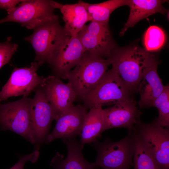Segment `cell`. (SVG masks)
I'll return each mask as SVG.
<instances>
[{
    "label": "cell",
    "instance_id": "26",
    "mask_svg": "<svg viewBox=\"0 0 169 169\" xmlns=\"http://www.w3.org/2000/svg\"><path fill=\"white\" fill-rule=\"evenodd\" d=\"M39 155V152L38 150H35L33 152L25 155H18V161L9 169H24L26 162L30 161L32 163H35L38 158Z\"/></svg>",
    "mask_w": 169,
    "mask_h": 169
},
{
    "label": "cell",
    "instance_id": "12",
    "mask_svg": "<svg viewBox=\"0 0 169 169\" xmlns=\"http://www.w3.org/2000/svg\"><path fill=\"white\" fill-rule=\"evenodd\" d=\"M77 34L85 51L103 58L117 47L108 24L90 21Z\"/></svg>",
    "mask_w": 169,
    "mask_h": 169
},
{
    "label": "cell",
    "instance_id": "13",
    "mask_svg": "<svg viewBox=\"0 0 169 169\" xmlns=\"http://www.w3.org/2000/svg\"><path fill=\"white\" fill-rule=\"evenodd\" d=\"M53 109L56 120L74 106L77 97L71 84L53 75L44 78L40 85Z\"/></svg>",
    "mask_w": 169,
    "mask_h": 169
},
{
    "label": "cell",
    "instance_id": "18",
    "mask_svg": "<svg viewBox=\"0 0 169 169\" xmlns=\"http://www.w3.org/2000/svg\"><path fill=\"white\" fill-rule=\"evenodd\" d=\"M161 0H128L127 5L130 8L128 20L121 29L123 36L128 29L133 27L140 21L157 13L165 14L167 10L162 4L166 2Z\"/></svg>",
    "mask_w": 169,
    "mask_h": 169
},
{
    "label": "cell",
    "instance_id": "22",
    "mask_svg": "<svg viewBox=\"0 0 169 169\" xmlns=\"http://www.w3.org/2000/svg\"><path fill=\"white\" fill-rule=\"evenodd\" d=\"M131 131L135 143L134 169H163L155 161L134 128Z\"/></svg>",
    "mask_w": 169,
    "mask_h": 169
},
{
    "label": "cell",
    "instance_id": "28",
    "mask_svg": "<svg viewBox=\"0 0 169 169\" xmlns=\"http://www.w3.org/2000/svg\"><path fill=\"white\" fill-rule=\"evenodd\" d=\"M96 169H103V168H100V169H99V168H96Z\"/></svg>",
    "mask_w": 169,
    "mask_h": 169
},
{
    "label": "cell",
    "instance_id": "20",
    "mask_svg": "<svg viewBox=\"0 0 169 169\" xmlns=\"http://www.w3.org/2000/svg\"><path fill=\"white\" fill-rule=\"evenodd\" d=\"M104 118L102 107L93 108L87 112L80 136L83 145L94 142L103 132Z\"/></svg>",
    "mask_w": 169,
    "mask_h": 169
},
{
    "label": "cell",
    "instance_id": "23",
    "mask_svg": "<svg viewBox=\"0 0 169 169\" xmlns=\"http://www.w3.org/2000/svg\"><path fill=\"white\" fill-rule=\"evenodd\" d=\"M166 40V34L162 28L155 25L150 26L143 37L144 49L150 53L157 51L163 46Z\"/></svg>",
    "mask_w": 169,
    "mask_h": 169
},
{
    "label": "cell",
    "instance_id": "11",
    "mask_svg": "<svg viewBox=\"0 0 169 169\" xmlns=\"http://www.w3.org/2000/svg\"><path fill=\"white\" fill-rule=\"evenodd\" d=\"M35 95L31 98L29 108L30 122L35 141L36 150L46 142L54 113L41 86L35 90Z\"/></svg>",
    "mask_w": 169,
    "mask_h": 169
},
{
    "label": "cell",
    "instance_id": "24",
    "mask_svg": "<svg viewBox=\"0 0 169 169\" xmlns=\"http://www.w3.org/2000/svg\"><path fill=\"white\" fill-rule=\"evenodd\" d=\"M153 106L158 112V116L155 121L163 127L169 126V86L167 84L160 95L155 100Z\"/></svg>",
    "mask_w": 169,
    "mask_h": 169
},
{
    "label": "cell",
    "instance_id": "4",
    "mask_svg": "<svg viewBox=\"0 0 169 169\" xmlns=\"http://www.w3.org/2000/svg\"><path fill=\"white\" fill-rule=\"evenodd\" d=\"M132 93L112 68L108 71L95 88L82 100L85 109L102 107L133 99Z\"/></svg>",
    "mask_w": 169,
    "mask_h": 169
},
{
    "label": "cell",
    "instance_id": "8",
    "mask_svg": "<svg viewBox=\"0 0 169 169\" xmlns=\"http://www.w3.org/2000/svg\"><path fill=\"white\" fill-rule=\"evenodd\" d=\"M156 122L141 121L133 127L155 161L163 169H169V131Z\"/></svg>",
    "mask_w": 169,
    "mask_h": 169
},
{
    "label": "cell",
    "instance_id": "25",
    "mask_svg": "<svg viewBox=\"0 0 169 169\" xmlns=\"http://www.w3.org/2000/svg\"><path fill=\"white\" fill-rule=\"evenodd\" d=\"M18 48V45L12 43L10 37L6 41L0 43V69L9 62Z\"/></svg>",
    "mask_w": 169,
    "mask_h": 169
},
{
    "label": "cell",
    "instance_id": "2",
    "mask_svg": "<svg viewBox=\"0 0 169 169\" xmlns=\"http://www.w3.org/2000/svg\"><path fill=\"white\" fill-rule=\"evenodd\" d=\"M110 65L106 59L85 51L67 79L77 97L82 100L92 92L108 71Z\"/></svg>",
    "mask_w": 169,
    "mask_h": 169
},
{
    "label": "cell",
    "instance_id": "19",
    "mask_svg": "<svg viewBox=\"0 0 169 169\" xmlns=\"http://www.w3.org/2000/svg\"><path fill=\"white\" fill-rule=\"evenodd\" d=\"M55 7L60 10L65 23L64 27L70 36L77 35L86 23L90 21L87 11L80 0L74 4H66L55 1Z\"/></svg>",
    "mask_w": 169,
    "mask_h": 169
},
{
    "label": "cell",
    "instance_id": "27",
    "mask_svg": "<svg viewBox=\"0 0 169 169\" xmlns=\"http://www.w3.org/2000/svg\"><path fill=\"white\" fill-rule=\"evenodd\" d=\"M23 0H0V9H4L7 12L14 8Z\"/></svg>",
    "mask_w": 169,
    "mask_h": 169
},
{
    "label": "cell",
    "instance_id": "21",
    "mask_svg": "<svg viewBox=\"0 0 169 169\" xmlns=\"http://www.w3.org/2000/svg\"><path fill=\"white\" fill-rule=\"evenodd\" d=\"M128 0H109L102 3L91 4L80 2L86 9L90 21L108 24L112 13L117 8L127 5Z\"/></svg>",
    "mask_w": 169,
    "mask_h": 169
},
{
    "label": "cell",
    "instance_id": "14",
    "mask_svg": "<svg viewBox=\"0 0 169 169\" xmlns=\"http://www.w3.org/2000/svg\"><path fill=\"white\" fill-rule=\"evenodd\" d=\"M103 131L114 128H126L131 130L140 121L141 112L133 99L120 102L103 109Z\"/></svg>",
    "mask_w": 169,
    "mask_h": 169
},
{
    "label": "cell",
    "instance_id": "9",
    "mask_svg": "<svg viewBox=\"0 0 169 169\" xmlns=\"http://www.w3.org/2000/svg\"><path fill=\"white\" fill-rule=\"evenodd\" d=\"M85 52L78 34L66 38L55 48L47 62L53 75L67 79L71 69L78 64Z\"/></svg>",
    "mask_w": 169,
    "mask_h": 169
},
{
    "label": "cell",
    "instance_id": "7",
    "mask_svg": "<svg viewBox=\"0 0 169 169\" xmlns=\"http://www.w3.org/2000/svg\"><path fill=\"white\" fill-rule=\"evenodd\" d=\"M31 100L28 97H23L14 101L0 102V129L12 131L35 145L30 122Z\"/></svg>",
    "mask_w": 169,
    "mask_h": 169
},
{
    "label": "cell",
    "instance_id": "10",
    "mask_svg": "<svg viewBox=\"0 0 169 169\" xmlns=\"http://www.w3.org/2000/svg\"><path fill=\"white\" fill-rule=\"evenodd\" d=\"M39 66L35 61L28 66L14 69L0 91V102L13 96L27 97L41 85L44 77L38 75Z\"/></svg>",
    "mask_w": 169,
    "mask_h": 169
},
{
    "label": "cell",
    "instance_id": "6",
    "mask_svg": "<svg viewBox=\"0 0 169 169\" xmlns=\"http://www.w3.org/2000/svg\"><path fill=\"white\" fill-rule=\"evenodd\" d=\"M30 36L25 37L33 48L34 60L39 66L48 62L57 45L69 36L60 24L59 18L45 22L37 27Z\"/></svg>",
    "mask_w": 169,
    "mask_h": 169
},
{
    "label": "cell",
    "instance_id": "5",
    "mask_svg": "<svg viewBox=\"0 0 169 169\" xmlns=\"http://www.w3.org/2000/svg\"><path fill=\"white\" fill-rule=\"evenodd\" d=\"M55 2L50 0H23L18 6L7 12L8 15L0 20V24L17 22L34 30L45 22L59 18L54 13Z\"/></svg>",
    "mask_w": 169,
    "mask_h": 169
},
{
    "label": "cell",
    "instance_id": "15",
    "mask_svg": "<svg viewBox=\"0 0 169 169\" xmlns=\"http://www.w3.org/2000/svg\"><path fill=\"white\" fill-rule=\"evenodd\" d=\"M87 112L83 105L71 107L55 120V127L47 136L46 142L58 138H72L80 135Z\"/></svg>",
    "mask_w": 169,
    "mask_h": 169
},
{
    "label": "cell",
    "instance_id": "17",
    "mask_svg": "<svg viewBox=\"0 0 169 169\" xmlns=\"http://www.w3.org/2000/svg\"><path fill=\"white\" fill-rule=\"evenodd\" d=\"M67 149V155L64 159L63 155L57 152L51 161L54 169H96L95 162L91 163L84 158L82 153L84 145L74 138L63 139Z\"/></svg>",
    "mask_w": 169,
    "mask_h": 169
},
{
    "label": "cell",
    "instance_id": "1",
    "mask_svg": "<svg viewBox=\"0 0 169 169\" xmlns=\"http://www.w3.org/2000/svg\"><path fill=\"white\" fill-rule=\"evenodd\" d=\"M154 55L140 47H117L106 59L126 87L137 92Z\"/></svg>",
    "mask_w": 169,
    "mask_h": 169
},
{
    "label": "cell",
    "instance_id": "3",
    "mask_svg": "<svg viewBox=\"0 0 169 169\" xmlns=\"http://www.w3.org/2000/svg\"><path fill=\"white\" fill-rule=\"evenodd\" d=\"M128 135L117 141L105 138L102 142L96 140L93 146L97 151L95 163L97 167L104 169H129L133 166L132 161L135 143L131 130Z\"/></svg>",
    "mask_w": 169,
    "mask_h": 169
},
{
    "label": "cell",
    "instance_id": "16",
    "mask_svg": "<svg viewBox=\"0 0 169 169\" xmlns=\"http://www.w3.org/2000/svg\"><path fill=\"white\" fill-rule=\"evenodd\" d=\"M159 64L158 59L154 55L138 86L137 91L140 94V99L138 104L141 109L153 106L155 100L164 89L165 86L157 72Z\"/></svg>",
    "mask_w": 169,
    "mask_h": 169
}]
</instances>
